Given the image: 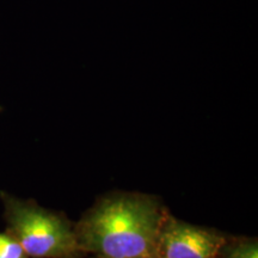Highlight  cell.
I'll use <instances>...</instances> for the list:
<instances>
[{"label": "cell", "instance_id": "3957f363", "mask_svg": "<svg viewBox=\"0 0 258 258\" xmlns=\"http://www.w3.org/2000/svg\"><path fill=\"white\" fill-rule=\"evenodd\" d=\"M228 237L178 220L167 213L158 238V258H220Z\"/></svg>", "mask_w": 258, "mask_h": 258}, {"label": "cell", "instance_id": "8992f818", "mask_svg": "<svg viewBox=\"0 0 258 258\" xmlns=\"http://www.w3.org/2000/svg\"><path fill=\"white\" fill-rule=\"evenodd\" d=\"M93 258H99V257H95V256H93Z\"/></svg>", "mask_w": 258, "mask_h": 258}, {"label": "cell", "instance_id": "7a4b0ae2", "mask_svg": "<svg viewBox=\"0 0 258 258\" xmlns=\"http://www.w3.org/2000/svg\"><path fill=\"white\" fill-rule=\"evenodd\" d=\"M8 232L30 258H84L74 224L61 213L2 192Z\"/></svg>", "mask_w": 258, "mask_h": 258}, {"label": "cell", "instance_id": "277c9868", "mask_svg": "<svg viewBox=\"0 0 258 258\" xmlns=\"http://www.w3.org/2000/svg\"><path fill=\"white\" fill-rule=\"evenodd\" d=\"M220 258H258V243L252 238H228Z\"/></svg>", "mask_w": 258, "mask_h": 258}, {"label": "cell", "instance_id": "5b68a950", "mask_svg": "<svg viewBox=\"0 0 258 258\" xmlns=\"http://www.w3.org/2000/svg\"><path fill=\"white\" fill-rule=\"evenodd\" d=\"M0 258H30L8 231L0 233Z\"/></svg>", "mask_w": 258, "mask_h": 258}, {"label": "cell", "instance_id": "6da1fadb", "mask_svg": "<svg viewBox=\"0 0 258 258\" xmlns=\"http://www.w3.org/2000/svg\"><path fill=\"white\" fill-rule=\"evenodd\" d=\"M167 208L157 196L111 192L74 224L79 245L99 258H158V238Z\"/></svg>", "mask_w": 258, "mask_h": 258}]
</instances>
